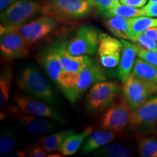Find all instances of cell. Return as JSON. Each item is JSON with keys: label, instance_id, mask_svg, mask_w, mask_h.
Wrapping results in <instances>:
<instances>
[{"label": "cell", "instance_id": "1", "mask_svg": "<svg viewBox=\"0 0 157 157\" xmlns=\"http://www.w3.org/2000/svg\"><path fill=\"white\" fill-rule=\"evenodd\" d=\"M95 7L94 0H44L42 14L67 22L87 16Z\"/></svg>", "mask_w": 157, "mask_h": 157}, {"label": "cell", "instance_id": "2", "mask_svg": "<svg viewBox=\"0 0 157 157\" xmlns=\"http://www.w3.org/2000/svg\"><path fill=\"white\" fill-rule=\"evenodd\" d=\"M18 87L31 97L51 105H57L58 97L53 88L34 66H25L17 78Z\"/></svg>", "mask_w": 157, "mask_h": 157}, {"label": "cell", "instance_id": "3", "mask_svg": "<svg viewBox=\"0 0 157 157\" xmlns=\"http://www.w3.org/2000/svg\"><path fill=\"white\" fill-rule=\"evenodd\" d=\"M157 94V85L144 81L131 73L121 87V101L131 111L136 109L149 98Z\"/></svg>", "mask_w": 157, "mask_h": 157}, {"label": "cell", "instance_id": "4", "mask_svg": "<svg viewBox=\"0 0 157 157\" xmlns=\"http://www.w3.org/2000/svg\"><path fill=\"white\" fill-rule=\"evenodd\" d=\"M42 2L37 0H17L1 12V25L6 29H16L42 13Z\"/></svg>", "mask_w": 157, "mask_h": 157}, {"label": "cell", "instance_id": "5", "mask_svg": "<svg viewBox=\"0 0 157 157\" xmlns=\"http://www.w3.org/2000/svg\"><path fill=\"white\" fill-rule=\"evenodd\" d=\"M121 87L117 82H99L90 88L85 100L86 108L93 112L105 111L114 103Z\"/></svg>", "mask_w": 157, "mask_h": 157}, {"label": "cell", "instance_id": "6", "mask_svg": "<svg viewBox=\"0 0 157 157\" xmlns=\"http://www.w3.org/2000/svg\"><path fill=\"white\" fill-rule=\"evenodd\" d=\"M99 29L90 25L79 27L74 36L66 42V48L72 56H93L99 46Z\"/></svg>", "mask_w": 157, "mask_h": 157}, {"label": "cell", "instance_id": "7", "mask_svg": "<svg viewBox=\"0 0 157 157\" xmlns=\"http://www.w3.org/2000/svg\"><path fill=\"white\" fill-rule=\"evenodd\" d=\"M15 106L12 108L13 111H17L25 114L52 119L57 122L64 124L66 119L58 110L51 106V104L45 103L38 99L29 97L22 93H17L13 98Z\"/></svg>", "mask_w": 157, "mask_h": 157}, {"label": "cell", "instance_id": "8", "mask_svg": "<svg viewBox=\"0 0 157 157\" xmlns=\"http://www.w3.org/2000/svg\"><path fill=\"white\" fill-rule=\"evenodd\" d=\"M157 123V94L131 112L129 127L143 135L152 132Z\"/></svg>", "mask_w": 157, "mask_h": 157}, {"label": "cell", "instance_id": "9", "mask_svg": "<svg viewBox=\"0 0 157 157\" xmlns=\"http://www.w3.org/2000/svg\"><path fill=\"white\" fill-rule=\"evenodd\" d=\"M30 45L15 29H7L1 25L0 50L1 54L7 60L23 59L29 56Z\"/></svg>", "mask_w": 157, "mask_h": 157}, {"label": "cell", "instance_id": "10", "mask_svg": "<svg viewBox=\"0 0 157 157\" xmlns=\"http://www.w3.org/2000/svg\"><path fill=\"white\" fill-rule=\"evenodd\" d=\"M60 24L61 21L56 17L44 15L15 29L31 46L53 33Z\"/></svg>", "mask_w": 157, "mask_h": 157}, {"label": "cell", "instance_id": "11", "mask_svg": "<svg viewBox=\"0 0 157 157\" xmlns=\"http://www.w3.org/2000/svg\"><path fill=\"white\" fill-rule=\"evenodd\" d=\"M101 66L91 59V60L82 68L79 72V78L76 87L66 96L71 103H76L94 84L106 80L107 77L105 71Z\"/></svg>", "mask_w": 157, "mask_h": 157}, {"label": "cell", "instance_id": "12", "mask_svg": "<svg viewBox=\"0 0 157 157\" xmlns=\"http://www.w3.org/2000/svg\"><path fill=\"white\" fill-rule=\"evenodd\" d=\"M121 39L101 33L99 36V46L98 53L100 63L105 68H113L119 65L122 50Z\"/></svg>", "mask_w": 157, "mask_h": 157}, {"label": "cell", "instance_id": "13", "mask_svg": "<svg viewBox=\"0 0 157 157\" xmlns=\"http://www.w3.org/2000/svg\"><path fill=\"white\" fill-rule=\"evenodd\" d=\"M131 112L132 111L123 102L113 103L102 117L101 127L117 133L122 132L129 126Z\"/></svg>", "mask_w": 157, "mask_h": 157}, {"label": "cell", "instance_id": "14", "mask_svg": "<svg viewBox=\"0 0 157 157\" xmlns=\"http://www.w3.org/2000/svg\"><path fill=\"white\" fill-rule=\"evenodd\" d=\"M16 114V120L30 134L41 135L51 134L59 129V125L52 121L43 119L44 117L25 114L17 111H13Z\"/></svg>", "mask_w": 157, "mask_h": 157}, {"label": "cell", "instance_id": "15", "mask_svg": "<svg viewBox=\"0 0 157 157\" xmlns=\"http://www.w3.org/2000/svg\"><path fill=\"white\" fill-rule=\"evenodd\" d=\"M123 47L121 52V58L118 65L117 76L121 82L125 79L132 71L140 46L135 42H130L126 39H121Z\"/></svg>", "mask_w": 157, "mask_h": 157}, {"label": "cell", "instance_id": "16", "mask_svg": "<svg viewBox=\"0 0 157 157\" xmlns=\"http://www.w3.org/2000/svg\"><path fill=\"white\" fill-rule=\"evenodd\" d=\"M38 60L51 79L56 82L59 74L64 69L55 44L43 50L38 56Z\"/></svg>", "mask_w": 157, "mask_h": 157}, {"label": "cell", "instance_id": "17", "mask_svg": "<svg viewBox=\"0 0 157 157\" xmlns=\"http://www.w3.org/2000/svg\"><path fill=\"white\" fill-rule=\"evenodd\" d=\"M55 47L64 70L79 73L91 60V58L88 56H72L68 53L66 48V42L56 43Z\"/></svg>", "mask_w": 157, "mask_h": 157}, {"label": "cell", "instance_id": "18", "mask_svg": "<svg viewBox=\"0 0 157 157\" xmlns=\"http://www.w3.org/2000/svg\"><path fill=\"white\" fill-rule=\"evenodd\" d=\"M116 136H117V132L109 129L92 132L87 137V140L82 146V152L83 154H87L95 151L98 148L111 143L113 140H114Z\"/></svg>", "mask_w": 157, "mask_h": 157}, {"label": "cell", "instance_id": "19", "mask_svg": "<svg viewBox=\"0 0 157 157\" xmlns=\"http://www.w3.org/2000/svg\"><path fill=\"white\" fill-rule=\"evenodd\" d=\"M93 127H89L84 129L82 132L72 133L63 141L59 148V151L63 156H71L77 151L80 146L85 139L93 132Z\"/></svg>", "mask_w": 157, "mask_h": 157}, {"label": "cell", "instance_id": "20", "mask_svg": "<svg viewBox=\"0 0 157 157\" xmlns=\"http://www.w3.org/2000/svg\"><path fill=\"white\" fill-rule=\"evenodd\" d=\"M74 132V129H68L58 132L51 133L48 136L41 137L37 143L48 153L54 152L56 151H59L63 141Z\"/></svg>", "mask_w": 157, "mask_h": 157}, {"label": "cell", "instance_id": "21", "mask_svg": "<svg viewBox=\"0 0 157 157\" xmlns=\"http://www.w3.org/2000/svg\"><path fill=\"white\" fill-rule=\"evenodd\" d=\"M129 18L120 15L108 17L103 21L104 25L111 34L118 38L129 39Z\"/></svg>", "mask_w": 157, "mask_h": 157}, {"label": "cell", "instance_id": "22", "mask_svg": "<svg viewBox=\"0 0 157 157\" xmlns=\"http://www.w3.org/2000/svg\"><path fill=\"white\" fill-rule=\"evenodd\" d=\"M132 74L137 78L157 85V66L140 58H136Z\"/></svg>", "mask_w": 157, "mask_h": 157}, {"label": "cell", "instance_id": "23", "mask_svg": "<svg viewBox=\"0 0 157 157\" xmlns=\"http://www.w3.org/2000/svg\"><path fill=\"white\" fill-rule=\"evenodd\" d=\"M95 156L105 157H129L132 156V151L129 147L120 143L105 145L101 148H98L94 151Z\"/></svg>", "mask_w": 157, "mask_h": 157}, {"label": "cell", "instance_id": "24", "mask_svg": "<svg viewBox=\"0 0 157 157\" xmlns=\"http://www.w3.org/2000/svg\"><path fill=\"white\" fill-rule=\"evenodd\" d=\"M129 39L134 35L142 34L147 29L157 25V18L148 16H139L129 18Z\"/></svg>", "mask_w": 157, "mask_h": 157}, {"label": "cell", "instance_id": "25", "mask_svg": "<svg viewBox=\"0 0 157 157\" xmlns=\"http://www.w3.org/2000/svg\"><path fill=\"white\" fill-rule=\"evenodd\" d=\"M78 78H79L78 72L63 70L59 74L56 83L66 97L76 87Z\"/></svg>", "mask_w": 157, "mask_h": 157}, {"label": "cell", "instance_id": "26", "mask_svg": "<svg viewBox=\"0 0 157 157\" xmlns=\"http://www.w3.org/2000/svg\"><path fill=\"white\" fill-rule=\"evenodd\" d=\"M13 76L11 66H7V68L2 72L0 78V105L2 108L5 106L8 101Z\"/></svg>", "mask_w": 157, "mask_h": 157}, {"label": "cell", "instance_id": "27", "mask_svg": "<svg viewBox=\"0 0 157 157\" xmlns=\"http://www.w3.org/2000/svg\"><path fill=\"white\" fill-rule=\"evenodd\" d=\"M114 15H120L125 17H134L142 16L141 9L131 6L125 5L121 2L118 3L117 5L111 8L109 12H107L104 17H111Z\"/></svg>", "mask_w": 157, "mask_h": 157}, {"label": "cell", "instance_id": "28", "mask_svg": "<svg viewBox=\"0 0 157 157\" xmlns=\"http://www.w3.org/2000/svg\"><path fill=\"white\" fill-rule=\"evenodd\" d=\"M138 152L142 157H157V140L152 137L143 138L138 144Z\"/></svg>", "mask_w": 157, "mask_h": 157}, {"label": "cell", "instance_id": "29", "mask_svg": "<svg viewBox=\"0 0 157 157\" xmlns=\"http://www.w3.org/2000/svg\"><path fill=\"white\" fill-rule=\"evenodd\" d=\"M17 143L16 137L10 131L2 132L0 137V155L5 156L13 150Z\"/></svg>", "mask_w": 157, "mask_h": 157}, {"label": "cell", "instance_id": "30", "mask_svg": "<svg viewBox=\"0 0 157 157\" xmlns=\"http://www.w3.org/2000/svg\"><path fill=\"white\" fill-rule=\"evenodd\" d=\"M129 40L139 44L141 48L149 50H157V44L156 41L153 40L143 34L134 35L129 38Z\"/></svg>", "mask_w": 157, "mask_h": 157}, {"label": "cell", "instance_id": "31", "mask_svg": "<svg viewBox=\"0 0 157 157\" xmlns=\"http://www.w3.org/2000/svg\"><path fill=\"white\" fill-rule=\"evenodd\" d=\"M96 8L98 10L101 16L104 17L111 8L119 3V0H94Z\"/></svg>", "mask_w": 157, "mask_h": 157}, {"label": "cell", "instance_id": "32", "mask_svg": "<svg viewBox=\"0 0 157 157\" xmlns=\"http://www.w3.org/2000/svg\"><path fill=\"white\" fill-rule=\"evenodd\" d=\"M137 56L148 63L157 66V50H146L140 47Z\"/></svg>", "mask_w": 157, "mask_h": 157}, {"label": "cell", "instance_id": "33", "mask_svg": "<svg viewBox=\"0 0 157 157\" xmlns=\"http://www.w3.org/2000/svg\"><path fill=\"white\" fill-rule=\"evenodd\" d=\"M26 155L32 157H45L48 156V153L42 148L40 145L37 143L30 145L26 148Z\"/></svg>", "mask_w": 157, "mask_h": 157}, {"label": "cell", "instance_id": "34", "mask_svg": "<svg viewBox=\"0 0 157 157\" xmlns=\"http://www.w3.org/2000/svg\"><path fill=\"white\" fill-rule=\"evenodd\" d=\"M142 16L157 17V2H148L146 5L141 7Z\"/></svg>", "mask_w": 157, "mask_h": 157}, {"label": "cell", "instance_id": "35", "mask_svg": "<svg viewBox=\"0 0 157 157\" xmlns=\"http://www.w3.org/2000/svg\"><path fill=\"white\" fill-rule=\"evenodd\" d=\"M119 2L123 5L131 6L136 8H141L146 5L148 0H119Z\"/></svg>", "mask_w": 157, "mask_h": 157}, {"label": "cell", "instance_id": "36", "mask_svg": "<svg viewBox=\"0 0 157 157\" xmlns=\"http://www.w3.org/2000/svg\"><path fill=\"white\" fill-rule=\"evenodd\" d=\"M142 34L157 42V25L147 29L146 31H145Z\"/></svg>", "mask_w": 157, "mask_h": 157}, {"label": "cell", "instance_id": "37", "mask_svg": "<svg viewBox=\"0 0 157 157\" xmlns=\"http://www.w3.org/2000/svg\"><path fill=\"white\" fill-rule=\"evenodd\" d=\"M16 1L17 0H0V10L1 12L5 10Z\"/></svg>", "mask_w": 157, "mask_h": 157}, {"label": "cell", "instance_id": "38", "mask_svg": "<svg viewBox=\"0 0 157 157\" xmlns=\"http://www.w3.org/2000/svg\"><path fill=\"white\" fill-rule=\"evenodd\" d=\"M25 156H27V155L24 151H15L9 155V156L10 157H23Z\"/></svg>", "mask_w": 157, "mask_h": 157}, {"label": "cell", "instance_id": "39", "mask_svg": "<svg viewBox=\"0 0 157 157\" xmlns=\"http://www.w3.org/2000/svg\"><path fill=\"white\" fill-rule=\"evenodd\" d=\"M149 2H157V0H149Z\"/></svg>", "mask_w": 157, "mask_h": 157}, {"label": "cell", "instance_id": "40", "mask_svg": "<svg viewBox=\"0 0 157 157\" xmlns=\"http://www.w3.org/2000/svg\"><path fill=\"white\" fill-rule=\"evenodd\" d=\"M37 1H41V0H37Z\"/></svg>", "mask_w": 157, "mask_h": 157}, {"label": "cell", "instance_id": "41", "mask_svg": "<svg viewBox=\"0 0 157 157\" xmlns=\"http://www.w3.org/2000/svg\"><path fill=\"white\" fill-rule=\"evenodd\" d=\"M156 44H157V42H156Z\"/></svg>", "mask_w": 157, "mask_h": 157}]
</instances>
